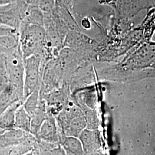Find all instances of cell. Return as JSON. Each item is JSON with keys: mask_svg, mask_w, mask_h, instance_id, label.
<instances>
[{"mask_svg": "<svg viewBox=\"0 0 155 155\" xmlns=\"http://www.w3.org/2000/svg\"><path fill=\"white\" fill-rule=\"evenodd\" d=\"M20 45L24 59L32 55L41 56L46 52V37L43 25L22 22L18 29Z\"/></svg>", "mask_w": 155, "mask_h": 155, "instance_id": "1", "label": "cell"}, {"mask_svg": "<svg viewBox=\"0 0 155 155\" xmlns=\"http://www.w3.org/2000/svg\"><path fill=\"white\" fill-rule=\"evenodd\" d=\"M43 66L44 61L41 56L32 55L24 59L23 101L40 87Z\"/></svg>", "mask_w": 155, "mask_h": 155, "instance_id": "2", "label": "cell"}, {"mask_svg": "<svg viewBox=\"0 0 155 155\" xmlns=\"http://www.w3.org/2000/svg\"><path fill=\"white\" fill-rule=\"evenodd\" d=\"M5 55L9 83L23 92L24 59L20 45L16 49Z\"/></svg>", "mask_w": 155, "mask_h": 155, "instance_id": "3", "label": "cell"}, {"mask_svg": "<svg viewBox=\"0 0 155 155\" xmlns=\"http://www.w3.org/2000/svg\"><path fill=\"white\" fill-rule=\"evenodd\" d=\"M29 4L25 0H17L0 6V25L18 29L26 16Z\"/></svg>", "mask_w": 155, "mask_h": 155, "instance_id": "4", "label": "cell"}, {"mask_svg": "<svg viewBox=\"0 0 155 155\" xmlns=\"http://www.w3.org/2000/svg\"><path fill=\"white\" fill-rule=\"evenodd\" d=\"M62 135L55 118L48 115L41 125L36 138L49 143H60Z\"/></svg>", "mask_w": 155, "mask_h": 155, "instance_id": "5", "label": "cell"}, {"mask_svg": "<svg viewBox=\"0 0 155 155\" xmlns=\"http://www.w3.org/2000/svg\"><path fill=\"white\" fill-rule=\"evenodd\" d=\"M19 46L18 29L0 25V52L7 54Z\"/></svg>", "mask_w": 155, "mask_h": 155, "instance_id": "6", "label": "cell"}, {"mask_svg": "<svg viewBox=\"0 0 155 155\" xmlns=\"http://www.w3.org/2000/svg\"><path fill=\"white\" fill-rule=\"evenodd\" d=\"M60 144L66 155H83L84 153L82 143L77 137L63 136Z\"/></svg>", "mask_w": 155, "mask_h": 155, "instance_id": "7", "label": "cell"}, {"mask_svg": "<svg viewBox=\"0 0 155 155\" xmlns=\"http://www.w3.org/2000/svg\"><path fill=\"white\" fill-rule=\"evenodd\" d=\"M84 153H91L99 148V141L97 134L94 130L84 129L79 136Z\"/></svg>", "mask_w": 155, "mask_h": 155, "instance_id": "8", "label": "cell"}, {"mask_svg": "<svg viewBox=\"0 0 155 155\" xmlns=\"http://www.w3.org/2000/svg\"><path fill=\"white\" fill-rule=\"evenodd\" d=\"M22 104V101L15 102L0 114V130H5L14 127L16 112Z\"/></svg>", "mask_w": 155, "mask_h": 155, "instance_id": "9", "label": "cell"}, {"mask_svg": "<svg viewBox=\"0 0 155 155\" xmlns=\"http://www.w3.org/2000/svg\"><path fill=\"white\" fill-rule=\"evenodd\" d=\"M49 114L47 110L46 104L44 100L40 99L39 107L31 117V134L35 137L39 131L40 127L45 119L48 116Z\"/></svg>", "mask_w": 155, "mask_h": 155, "instance_id": "10", "label": "cell"}, {"mask_svg": "<svg viewBox=\"0 0 155 155\" xmlns=\"http://www.w3.org/2000/svg\"><path fill=\"white\" fill-rule=\"evenodd\" d=\"M31 117L21 105L17 109L16 112L14 127L31 133Z\"/></svg>", "mask_w": 155, "mask_h": 155, "instance_id": "11", "label": "cell"}, {"mask_svg": "<svg viewBox=\"0 0 155 155\" xmlns=\"http://www.w3.org/2000/svg\"><path fill=\"white\" fill-rule=\"evenodd\" d=\"M22 22L44 26V13L38 6L29 5Z\"/></svg>", "mask_w": 155, "mask_h": 155, "instance_id": "12", "label": "cell"}, {"mask_svg": "<svg viewBox=\"0 0 155 155\" xmlns=\"http://www.w3.org/2000/svg\"><path fill=\"white\" fill-rule=\"evenodd\" d=\"M40 102V87L35 89L28 97L24 101L22 105L25 110L32 117L39 107Z\"/></svg>", "mask_w": 155, "mask_h": 155, "instance_id": "13", "label": "cell"}, {"mask_svg": "<svg viewBox=\"0 0 155 155\" xmlns=\"http://www.w3.org/2000/svg\"><path fill=\"white\" fill-rule=\"evenodd\" d=\"M28 4L38 6L44 13H52L56 7L55 0H25Z\"/></svg>", "mask_w": 155, "mask_h": 155, "instance_id": "14", "label": "cell"}, {"mask_svg": "<svg viewBox=\"0 0 155 155\" xmlns=\"http://www.w3.org/2000/svg\"><path fill=\"white\" fill-rule=\"evenodd\" d=\"M9 84L6 68L5 55L0 52V93Z\"/></svg>", "mask_w": 155, "mask_h": 155, "instance_id": "15", "label": "cell"}, {"mask_svg": "<svg viewBox=\"0 0 155 155\" xmlns=\"http://www.w3.org/2000/svg\"><path fill=\"white\" fill-rule=\"evenodd\" d=\"M17 0H0V6L9 4L16 1Z\"/></svg>", "mask_w": 155, "mask_h": 155, "instance_id": "16", "label": "cell"}]
</instances>
